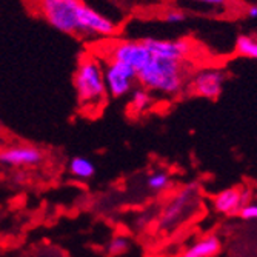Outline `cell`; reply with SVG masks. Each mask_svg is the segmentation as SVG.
Segmentation results:
<instances>
[{"label":"cell","mask_w":257,"mask_h":257,"mask_svg":"<svg viewBox=\"0 0 257 257\" xmlns=\"http://www.w3.org/2000/svg\"><path fill=\"white\" fill-rule=\"evenodd\" d=\"M239 216L243 220H257V203H248L240 209Z\"/></svg>","instance_id":"17"},{"label":"cell","mask_w":257,"mask_h":257,"mask_svg":"<svg viewBox=\"0 0 257 257\" xmlns=\"http://www.w3.org/2000/svg\"><path fill=\"white\" fill-rule=\"evenodd\" d=\"M246 17L248 19H257V5H251L246 8Z\"/></svg>","instance_id":"21"},{"label":"cell","mask_w":257,"mask_h":257,"mask_svg":"<svg viewBox=\"0 0 257 257\" xmlns=\"http://www.w3.org/2000/svg\"><path fill=\"white\" fill-rule=\"evenodd\" d=\"M144 42L154 56L165 57V59H174V60L185 62L193 53V43L188 39L162 40V39L148 37Z\"/></svg>","instance_id":"8"},{"label":"cell","mask_w":257,"mask_h":257,"mask_svg":"<svg viewBox=\"0 0 257 257\" xmlns=\"http://www.w3.org/2000/svg\"><path fill=\"white\" fill-rule=\"evenodd\" d=\"M153 103V97L150 94V89L144 88V86H139L133 89V94H131V100H130V108L134 112H144L147 111Z\"/></svg>","instance_id":"14"},{"label":"cell","mask_w":257,"mask_h":257,"mask_svg":"<svg viewBox=\"0 0 257 257\" xmlns=\"http://www.w3.org/2000/svg\"><path fill=\"white\" fill-rule=\"evenodd\" d=\"M220 249V239L217 236H208L186 249L182 257H211Z\"/></svg>","instance_id":"12"},{"label":"cell","mask_w":257,"mask_h":257,"mask_svg":"<svg viewBox=\"0 0 257 257\" xmlns=\"http://www.w3.org/2000/svg\"><path fill=\"white\" fill-rule=\"evenodd\" d=\"M43 160V153L30 145L8 147L0 153V162L5 167H34Z\"/></svg>","instance_id":"9"},{"label":"cell","mask_w":257,"mask_h":257,"mask_svg":"<svg viewBox=\"0 0 257 257\" xmlns=\"http://www.w3.org/2000/svg\"><path fill=\"white\" fill-rule=\"evenodd\" d=\"M139 85L165 96H174L185 83V62L154 56L137 71Z\"/></svg>","instance_id":"2"},{"label":"cell","mask_w":257,"mask_h":257,"mask_svg":"<svg viewBox=\"0 0 257 257\" xmlns=\"http://www.w3.org/2000/svg\"><path fill=\"white\" fill-rule=\"evenodd\" d=\"M236 53L242 57L257 60V40L251 36H239L236 40Z\"/></svg>","instance_id":"15"},{"label":"cell","mask_w":257,"mask_h":257,"mask_svg":"<svg viewBox=\"0 0 257 257\" xmlns=\"http://www.w3.org/2000/svg\"><path fill=\"white\" fill-rule=\"evenodd\" d=\"M79 20H80L79 37H92V36L109 37V36H114L115 31H117V27H115L109 19L103 17L100 13H97L94 8L88 7L86 4H83L80 10Z\"/></svg>","instance_id":"7"},{"label":"cell","mask_w":257,"mask_h":257,"mask_svg":"<svg viewBox=\"0 0 257 257\" xmlns=\"http://www.w3.org/2000/svg\"><path fill=\"white\" fill-rule=\"evenodd\" d=\"M69 173L77 179L86 180V179H91L96 174V167L88 157L77 156L69 162Z\"/></svg>","instance_id":"13"},{"label":"cell","mask_w":257,"mask_h":257,"mask_svg":"<svg viewBox=\"0 0 257 257\" xmlns=\"http://www.w3.org/2000/svg\"><path fill=\"white\" fill-rule=\"evenodd\" d=\"M147 186L151 191H163L171 186V177L165 173H154L147 179Z\"/></svg>","instance_id":"16"},{"label":"cell","mask_w":257,"mask_h":257,"mask_svg":"<svg viewBox=\"0 0 257 257\" xmlns=\"http://www.w3.org/2000/svg\"><path fill=\"white\" fill-rule=\"evenodd\" d=\"M128 248V240L125 237H114L109 242V251L111 252H122Z\"/></svg>","instance_id":"18"},{"label":"cell","mask_w":257,"mask_h":257,"mask_svg":"<svg viewBox=\"0 0 257 257\" xmlns=\"http://www.w3.org/2000/svg\"><path fill=\"white\" fill-rule=\"evenodd\" d=\"M242 208H243L242 191H239L237 188L223 190L214 197V209L220 214H226V216L237 214L240 213Z\"/></svg>","instance_id":"11"},{"label":"cell","mask_w":257,"mask_h":257,"mask_svg":"<svg viewBox=\"0 0 257 257\" xmlns=\"http://www.w3.org/2000/svg\"><path fill=\"white\" fill-rule=\"evenodd\" d=\"M197 193V185L196 183H190L186 188L180 190L177 193V196L167 205L165 211L162 214L160 219V226L162 228H168L174 223H177V220L180 219L183 209L190 205V202L196 197Z\"/></svg>","instance_id":"10"},{"label":"cell","mask_w":257,"mask_h":257,"mask_svg":"<svg viewBox=\"0 0 257 257\" xmlns=\"http://www.w3.org/2000/svg\"><path fill=\"white\" fill-rule=\"evenodd\" d=\"M39 7L45 20L54 30L69 36H80L82 0H39Z\"/></svg>","instance_id":"3"},{"label":"cell","mask_w":257,"mask_h":257,"mask_svg":"<svg viewBox=\"0 0 257 257\" xmlns=\"http://www.w3.org/2000/svg\"><path fill=\"white\" fill-rule=\"evenodd\" d=\"M108 59L120 60L136 68L139 71L144 68L153 57V53L145 45L144 40H122L109 45L108 48Z\"/></svg>","instance_id":"5"},{"label":"cell","mask_w":257,"mask_h":257,"mask_svg":"<svg viewBox=\"0 0 257 257\" xmlns=\"http://www.w3.org/2000/svg\"><path fill=\"white\" fill-rule=\"evenodd\" d=\"M193 2H199V4H205V5H211V7H219L223 5L226 0H193Z\"/></svg>","instance_id":"20"},{"label":"cell","mask_w":257,"mask_h":257,"mask_svg":"<svg viewBox=\"0 0 257 257\" xmlns=\"http://www.w3.org/2000/svg\"><path fill=\"white\" fill-rule=\"evenodd\" d=\"M73 83L82 109H96L103 105L109 96L105 82V66L94 54H80Z\"/></svg>","instance_id":"1"},{"label":"cell","mask_w":257,"mask_h":257,"mask_svg":"<svg viewBox=\"0 0 257 257\" xmlns=\"http://www.w3.org/2000/svg\"><path fill=\"white\" fill-rule=\"evenodd\" d=\"M105 82L111 97H123L134 89L136 83H139L137 71L134 66L125 62L106 59Z\"/></svg>","instance_id":"4"},{"label":"cell","mask_w":257,"mask_h":257,"mask_svg":"<svg viewBox=\"0 0 257 257\" xmlns=\"http://www.w3.org/2000/svg\"><path fill=\"white\" fill-rule=\"evenodd\" d=\"M185 20V13L180 10H170L165 14V22L168 23H180Z\"/></svg>","instance_id":"19"},{"label":"cell","mask_w":257,"mask_h":257,"mask_svg":"<svg viewBox=\"0 0 257 257\" xmlns=\"http://www.w3.org/2000/svg\"><path fill=\"white\" fill-rule=\"evenodd\" d=\"M225 73L217 68H205L197 71L191 80V91L196 96L216 100L222 94Z\"/></svg>","instance_id":"6"}]
</instances>
